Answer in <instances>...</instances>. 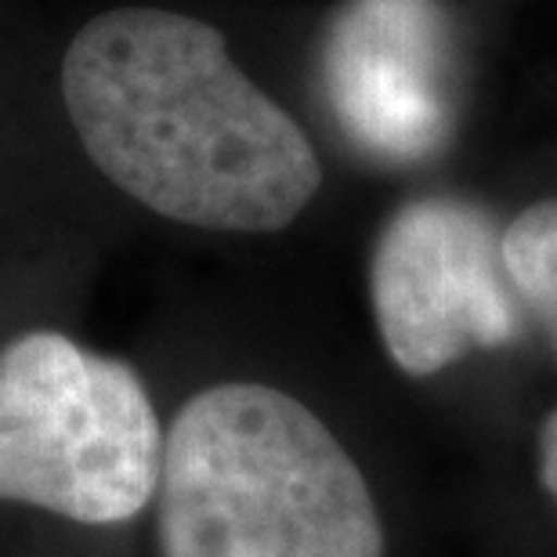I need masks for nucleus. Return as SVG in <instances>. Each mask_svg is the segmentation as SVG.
Listing matches in <instances>:
<instances>
[{
	"instance_id": "nucleus-1",
	"label": "nucleus",
	"mask_w": 557,
	"mask_h": 557,
	"mask_svg": "<svg viewBox=\"0 0 557 557\" xmlns=\"http://www.w3.org/2000/svg\"><path fill=\"white\" fill-rule=\"evenodd\" d=\"M62 102L116 188L177 225L278 232L322 185L315 145L210 22L116 8L76 33Z\"/></svg>"
},
{
	"instance_id": "nucleus-2",
	"label": "nucleus",
	"mask_w": 557,
	"mask_h": 557,
	"mask_svg": "<svg viewBox=\"0 0 557 557\" xmlns=\"http://www.w3.org/2000/svg\"><path fill=\"white\" fill-rule=\"evenodd\" d=\"M160 557H384L373 488L319 413L272 384L196 392L163 434Z\"/></svg>"
},
{
	"instance_id": "nucleus-3",
	"label": "nucleus",
	"mask_w": 557,
	"mask_h": 557,
	"mask_svg": "<svg viewBox=\"0 0 557 557\" xmlns=\"http://www.w3.org/2000/svg\"><path fill=\"white\" fill-rule=\"evenodd\" d=\"M163 423L124 359L59 330L0 348V499L76 525H124L152 504Z\"/></svg>"
},
{
	"instance_id": "nucleus-4",
	"label": "nucleus",
	"mask_w": 557,
	"mask_h": 557,
	"mask_svg": "<svg viewBox=\"0 0 557 557\" xmlns=\"http://www.w3.org/2000/svg\"><path fill=\"white\" fill-rule=\"evenodd\" d=\"M370 300L392 362L417 381L471 351L504 348L525 319L493 218L456 196L409 199L384 221Z\"/></svg>"
},
{
	"instance_id": "nucleus-5",
	"label": "nucleus",
	"mask_w": 557,
	"mask_h": 557,
	"mask_svg": "<svg viewBox=\"0 0 557 557\" xmlns=\"http://www.w3.org/2000/svg\"><path fill=\"white\" fill-rule=\"evenodd\" d=\"M319 73L341 131L376 160H423L449 138L456 59L438 0H344Z\"/></svg>"
},
{
	"instance_id": "nucleus-6",
	"label": "nucleus",
	"mask_w": 557,
	"mask_h": 557,
	"mask_svg": "<svg viewBox=\"0 0 557 557\" xmlns=\"http://www.w3.org/2000/svg\"><path fill=\"white\" fill-rule=\"evenodd\" d=\"M499 253L521 311L547 333L557 355V199L521 210L499 232Z\"/></svg>"
},
{
	"instance_id": "nucleus-7",
	"label": "nucleus",
	"mask_w": 557,
	"mask_h": 557,
	"mask_svg": "<svg viewBox=\"0 0 557 557\" xmlns=\"http://www.w3.org/2000/svg\"><path fill=\"white\" fill-rule=\"evenodd\" d=\"M536 463H540V485L547 488V496L557 504V406L550 409L540 428Z\"/></svg>"
}]
</instances>
